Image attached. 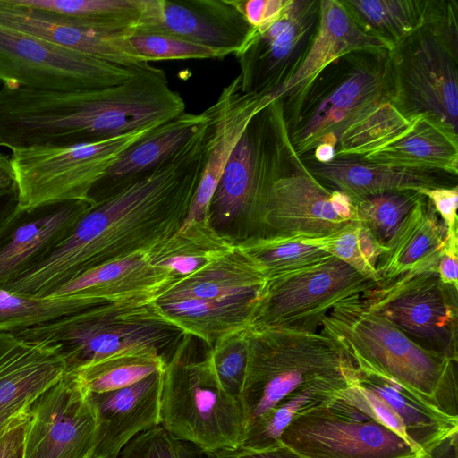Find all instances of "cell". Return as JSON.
Listing matches in <instances>:
<instances>
[{
  "label": "cell",
  "instance_id": "4316f807",
  "mask_svg": "<svg viewBox=\"0 0 458 458\" xmlns=\"http://www.w3.org/2000/svg\"><path fill=\"white\" fill-rule=\"evenodd\" d=\"M267 280L260 266L236 241L227 251L196 273L174 283L157 299H259Z\"/></svg>",
  "mask_w": 458,
  "mask_h": 458
},
{
  "label": "cell",
  "instance_id": "ba28073f",
  "mask_svg": "<svg viewBox=\"0 0 458 458\" xmlns=\"http://www.w3.org/2000/svg\"><path fill=\"white\" fill-rule=\"evenodd\" d=\"M296 154L275 99L251 117L227 160L210 202L212 225L236 222L256 235L267 196Z\"/></svg>",
  "mask_w": 458,
  "mask_h": 458
},
{
  "label": "cell",
  "instance_id": "ac0fdd59",
  "mask_svg": "<svg viewBox=\"0 0 458 458\" xmlns=\"http://www.w3.org/2000/svg\"><path fill=\"white\" fill-rule=\"evenodd\" d=\"M251 31L237 0H140L131 34L167 35L235 55Z\"/></svg>",
  "mask_w": 458,
  "mask_h": 458
},
{
  "label": "cell",
  "instance_id": "b9f144b4",
  "mask_svg": "<svg viewBox=\"0 0 458 458\" xmlns=\"http://www.w3.org/2000/svg\"><path fill=\"white\" fill-rule=\"evenodd\" d=\"M134 51L146 62L184 59L224 58L225 52L182 38L154 33L128 37Z\"/></svg>",
  "mask_w": 458,
  "mask_h": 458
},
{
  "label": "cell",
  "instance_id": "52a82bcc",
  "mask_svg": "<svg viewBox=\"0 0 458 458\" xmlns=\"http://www.w3.org/2000/svg\"><path fill=\"white\" fill-rule=\"evenodd\" d=\"M148 302L95 306L14 334L55 347L65 360L66 372L117 352L144 347L157 350L167 360L185 334L152 316Z\"/></svg>",
  "mask_w": 458,
  "mask_h": 458
},
{
  "label": "cell",
  "instance_id": "f546056e",
  "mask_svg": "<svg viewBox=\"0 0 458 458\" xmlns=\"http://www.w3.org/2000/svg\"><path fill=\"white\" fill-rule=\"evenodd\" d=\"M360 157L374 164L458 176V132L431 116L420 115L403 136Z\"/></svg>",
  "mask_w": 458,
  "mask_h": 458
},
{
  "label": "cell",
  "instance_id": "8992f818",
  "mask_svg": "<svg viewBox=\"0 0 458 458\" xmlns=\"http://www.w3.org/2000/svg\"><path fill=\"white\" fill-rule=\"evenodd\" d=\"M393 105L407 118L428 115L458 132V1L390 52Z\"/></svg>",
  "mask_w": 458,
  "mask_h": 458
},
{
  "label": "cell",
  "instance_id": "83f0119b",
  "mask_svg": "<svg viewBox=\"0 0 458 458\" xmlns=\"http://www.w3.org/2000/svg\"><path fill=\"white\" fill-rule=\"evenodd\" d=\"M259 298L228 301L156 299L148 302V307L156 318L200 339L209 348L223 336L251 327Z\"/></svg>",
  "mask_w": 458,
  "mask_h": 458
},
{
  "label": "cell",
  "instance_id": "f1b7e54d",
  "mask_svg": "<svg viewBox=\"0 0 458 458\" xmlns=\"http://www.w3.org/2000/svg\"><path fill=\"white\" fill-rule=\"evenodd\" d=\"M207 118L206 112H183L156 128L132 145L95 184L90 199L95 202L144 176L179 149Z\"/></svg>",
  "mask_w": 458,
  "mask_h": 458
},
{
  "label": "cell",
  "instance_id": "484cf974",
  "mask_svg": "<svg viewBox=\"0 0 458 458\" xmlns=\"http://www.w3.org/2000/svg\"><path fill=\"white\" fill-rule=\"evenodd\" d=\"M446 233L443 221L424 195L379 256L377 272L380 283L408 273L437 271Z\"/></svg>",
  "mask_w": 458,
  "mask_h": 458
},
{
  "label": "cell",
  "instance_id": "7c38bea8",
  "mask_svg": "<svg viewBox=\"0 0 458 458\" xmlns=\"http://www.w3.org/2000/svg\"><path fill=\"white\" fill-rule=\"evenodd\" d=\"M378 285L334 256L267 278L251 327L317 332L339 302Z\"/></svg>",
  "mask_w": 458,
  "mask_h": 458
},
{
  "label": "cell",
  "instance_id": "e575fe53",
  "mask_svg": "<svg viewBox=\"0 0 458 458\" xmlns=\"http://www.w3.org/2000/svg\"><path fill=\"white\" fill-rule=\"evenodd\" d=\"M165 357L157 350L137 348L114 353L74 371L88 393L101 394L121 389L162 371Z\"/></svg>",
  "mask_w": 458,
  "mask_h": 458
},
{
  "label": "cell",
  "instance_id": "60d3db41",
  "mask_svg": "<svg viewBox=\"0 0 458 458\" xmlns=\"http://www.w3.org/2000/svg\"><path fill=\"white\" fill-rule=\"evenodd\" d=\"M250 355V327L226 335L206 352L204 358L222 387L240 399Z\"/></svg>",
  "mask_w": 458,
  "mask_h": 458
},
{
  "label": "cell",
  "instance_id": "7402d4cb",
  "mask_svg": "<svg viewBox=\"0 0 458 458\" xmlns=\"http://www.w3.org/2000/svg\"><path fill=\"white\" fill-rule=\"evenodd\" d=\"M0 23L55 46L111 64L131 68L148 67L131 46L126 34L75 24L0 0Z\"/></svg>",
  "mask_w": 458,
  "mask_h": 458
},
{
  "label": "cell",
  "instance_id": "7dc6e473",
  "mask_svg": "<svg viewBox=\"0 0 458 458\" xmlns=\"http://www.w3.org/2000/svg\"><path fill=\"white\" fill-rule=\"evenodd\" d=\"M458 233H446V242L437 264L441 281L458 288Z\"/></svg>",
  "mask_w": 458,
  "mask_h": 458
},
{
  "label": "cell",
  "instance_id": "5bb4252c",
  "mask_svg": "<svg viewBox=\"0 0 458 458\" xmlns=\"http://www.w3.org/2000/svg\"><path fill=\"white\" fill-rule=\"evenodd\" d=\"M145 68L111 64L0 23L2 85L59 90L102 89L122 84Z\"/></svg>",
  "mask_w": 458,
  "mask_h": 458
},
{
  "label": "cell",
  "instance_id": "f907efd6",
  "mask_svg": "<svg viewBox=\"0 0 458 458\" xmlns=\"http://www.w3.org/2000/svg\"><path fill=\"white\" fill-rule=\"evenodd\" d=\"M29 408L30 407L0 414V440L13 428L29 420Z\"/></svg>",
  "mask_w": 458,
  "mask_h": 458
},
{
  "label": "cell",
  "instance_id": "3957f363",
  "mask_svg": "<svg viewBox=\"0 0 458 458\" xmlns=\"http://www.w3.org/2000/svg\"><path fill=\"white\" fill-rule=\"evenodd\" d=\"M390 50H360L326 65L294 97L282 100L291 143L301 157L340 136L385 103H393Z\"/></svg>",
  "mask_w": 458,
  "mask_h": 458
},
{
  "label": "cell",
  "instance_id": "4dcf8cb0",
  "mask_svg": "<svg viewBox=\"0 0 458 458\" xmlns=\"http://www.w3.org/2000/svg\"><path fill=\"white\" fill-rule=\"evenodd\" d=\"M358 382L381 397L403 420L409 439L429 454L437 446L457 436L458 417L432 408L384 374L360 363Z\"/></svg>",
  "mask_w": 458,
  "mask_h": 458
},
{
  "label": "cell",
  "instance_id": "9a60e30c",
  "mask_svg": "<svg viewBox=\"0 0 458 458\" xmlns=\"http://www.w3.org/2000/svg\"><path fill=\"white\" fill-rule=\"evenodd\" d=\"M355 219L352 199L323 185L296 154L267 196L256 235L319 238Z\"/></svg>",
  "mask_w": 458,
  "mask_h": 458
},
{
  "label": "cell",
  "instance_id": "603a6c76",
  "mask_svg": "<svg viewBox=\"0 0 458 458\" xmlns=\"http://www.w3.org/2000/svg\"><path fill=\"white\" fill-rule=\"evenodd\" d=\"M65 373L55 347L0 331V414L30 407Z\"/></svg>",
  "mask_w": 458,
  "mask_h": 458
},
{
  "label": "cell",
  "instance_id": "30bf717a",
  "mask_svg": "<svg viewBox=\"0 0 458 458\" xmlns=\"http://www.w3.org/2000/svg\"><path fill=\"white\" fill-rule=\"evenodd\" d=\"M160 125L94 142L13 149L18 208L30 209L66 201L96 203L89 196L95 184L127 149Z\"/></svg>",
  "mask_w": 458,
  "mask_h": 458
},
{
  "label": "cell",
  "instance_id": "1f68e13d",
  "mask_svg": "<svg viewBox=\"0 0 458 458\" xmlns=\"http://www.w3.org/2000/svg\"><path fill=\"white\" fill-rule=\"evenodd\" d=\"M235 242L210 221H195L152 245L150 251L153 263L168 270L178 282L204 267Z\"/></svg>",
  "mask_w": 458,
  "mask_h": 458
},
{
  "label": "cell",
  "instance_id": "6da1fadb",
  "mask_svg": "<svg viewBox=\"0 0 458 458\" xmlns=\"http://www.w3.org/2000/svg\"><path fill=\"white\" fill-rule=\"evenodd\" d=\"M208 134L207 118L153 170L97 200L50 254L5 289L49 296L81 273L148 249L176 233L200 181Z\"/></svg>",
  "mask_w": 458,
  "mask_h": 458
},
{
  "label": "cell",
  "instance_id": "ab89813d",
  "mask_svg": "<svg viewBox=\"0 0 458 458\" xmlns=\"http://www.w3.org/2000/svg\"><path fill=\"white\" fill-rule=\"evenodd\" d=\"M424 197L419 191H389L352 200L356 217L386 247L409 214Z\"/></svg>",
  "mask_w": 458,
  "mask_h": 458
},
{
  "label": "cell",
  "instance_id": "d4e9b609",
  "mask_svg": "<svg viewBox=\"0 0 458 458\" xmlns=\"http://www.w3.org/2000/svg\"><path fill=\"white\" fill-rule=\"evenodd\" d=\"M392 50L384 41L366 33L341 0H319L318 28L310 48L293 75L269 96V102L289 99L299 93L326 65L360 50Z\"/></svg>",
  "mask_w": 458,
  "mask_h": 458
},
{
  "label": "cell",
  "instance_id": "bcb514c9",
  "mask_svg": "<svg viewBox=\"0 0 458 458\" xmlns=\"http://www.w3.org/2000/svg\"><path fill=\"white\" fill-rule=\"evenodd\" d=\"M204 454L205 458H301L282 444L260 449L238 445Z\"/></svg>",
  "mask_w": 458,
  "mask_h": 458
},
{
  "label": "cell",
  "instance_id": "cb8c5ba5",
  "mask_svg": "<svg viewBox=\"0 0 458 458\" xmlns=\"http://www.w3.org/2000/svg\"><path fill=\"white\" fill-rule=\"evenodd\" d=\"M310 172L326 187L352 200L389 191H420L458 185V176L434 170L369 163L360 157H336L327 163L301 157Z\"/></svg>",
  "mask_w": 458,
  "mask_h": 458
},
{
  "label": "cell",
  "instance_id": "4fadbf2b",
  "mask_svg": "<svg viewBox=\"0 0 458 458\" xmlns=\"http://www.w3.org/2000/svg\"><path fill=\"white\" fill-rule=\"evenodd\" d=\"M457 291L437 271H425L381 282L362 298L413 342L457 361Z\"/></svg>",
  "mask_w": 458,
  "mask_h": 458
},
{
  "label": "cell",
  "instance_id": "d590c367",
  "mask_svg": "<svg viewBox=\"0 0 458 458\" xmlns=\"http://www.w3.org/2000/svg\"><path fill=\"white\" fill-rule=\"evenodd\" d=\"M409 119L393 103H385L349 127L339 138L335 157H363L395 141L411 130Z\"/></svg>",
  "mask_w": 458,
  "mask_h": 458
},
{
  "label": "cell",
  "instance_id": "d6a6232c",
  "mask_svg": "<svg viewBox=\"0 0 458 458\" xmlns=\"http://www.w3.org/2000/svg\"><path fill=\"white\" fill-rule=\"evenodd\" d=\"M368 34L392 49L430 21L444 0H341Z\"/></svg>",
  "mask_w": 458,
  "mask_h": 458
},
{
  "label": "cell",
  "instance_id": "f35d334b",
  "mask_svg": "<svg viewBox=\"0 0 458 458\" xmlns=\"http://www.w3.org/2000/svg\"><path fill=\"white\" fill-rule=\"evenodd\" d=\"M262 268L267 278L324 259L330 254L303 243L300 237L253 235L237 240Z\"/></svg>",
  "mask_w": 458,
  "mask_h": 458
},
{
  "label": "cell",
  "instance_id": "d6986e66",
  "mask_svg": "<svg viewBox=\"0 0 458 458\" xmlns=\"http://www.w3.org/2000/svg\"><path fill=\"white\" fill-rule=\"evenodd\" d=\"M95 203L66 201L19 208L0 228V288L37 266L70 233Z\"/></svg>",
  "mask_w": 458,
  "mask_h": 458
},
{
  "label": "cell",
  "instance_id": "8fae6325",
  "mask_svg": "<svg viewBox=\"0 0 458 458\" xmlns=\"http://www.w3.org/2000/svg\"><path fill=\"white\" fill-rule=\"evenodd\" d=\"M280 443L301 458L427 455L342 395L295 415L282 432Z\"/></svg>",
  "mask_w": 458,
  "mask_h": 458
},
{
  "label": "cell",
  "instance_id": "f6af8a7d",
  "mask_svg": "<svg viewBox=\"0 0 458 458\" xmlns=\"http://www.w3.org/2000/svg\"><path fill=\"white\" fill-rule=\"evenodd\" d=\"M239 8L252 29H259L276 19L288 0H237Z\"/></svg>",
  "mask_w": 458,
  "mask_h": 458
},
{
  "label": "cell",
  "instance_id": "c3c4849f",
  "mask_svg": "<svg viewBox=\"0 0 458 458\" xmlns=\"http://www.w3.org/2000/svg\"><path fill=\"white\" fill-rule=\"evenodd\" d=\"M28 420L13 428L0 440V458H12L22 448Z\"/></svg>",
  "mask_w": 458,
  "mask_h": 458
},
{
  "label": "cell",
  "instance_id": "816d5d0a",
  "mask_svg": "<svg viewBox=\"0 0 458 458\" xmlns=\"http://www.w3.org/2000/svg\"><path fill=\"white\" fill-rule=\"evenodd\" d=\"M18 208V190L0 197V228Z\"/></svg>",
  "mask_w": 458,
  "mask_h": 458
},
{
  "label": "cell",
  "instance_id": "44dd1931",
  "mask_svg": "<svg viewBox=\"0 0 458 458\" xmlns=\"http://www.w3.org/2000/svg\"><path fill=\"white\" fill-rule=\"evenodd\" d=\"M163 371L121 389L88 393L97 419L93 458H117L136 436L160 425Z\"/></svg>",
  "mask_w": 458,
  "mask_h": 458
},
{
  "label": "cell",
  "instance_id": "9c48e42d",
  "mask_svg": "<svg viewBox=\"0 0 458 458\" xmlns=\"http://www.w3.org/2000/svg\"><path fill=\"white\" fill-rule=\"evenodd\" d=\"M190 337L166 360L160 425L204 454L236 447L245 427L242 402L222 387L204 357L190 356Z\"/></svg>",
  "mask_w": 458,
  "mask_h": 458
},
{
  "label": "cell",
  "instance_id": "7bdbcfd3",
  "mask_svg": "<svg viewBox=\"0 0 458 458\" xmlns=\"http://www.w3.org/2000/svg\"><path fill=\"white\" fill-rule=\"evenodd\" d=\"M117 458H205V454L159 425L136 436Z\"/></svg>",
  "mask_w": 458,
  "mask_h": 458
},
{
  "label": "cell",
  "instance_id": "5b68a950",
  "mask_svg": "<svg viewBox=\"0 0 458 458\" xmlns=\"http://www.w3.org/2000/svg\"><path fill=\"white\" fill-rule=\"evenodd\" d=\"M250 355L241 396L243 433L304 389L327 381L353 382L348 353L323 332L250 327Z\"/></svg>",
  "mask_w": 458,
  "mask_h": 458
},
{
  "label": "cell",
  "instance_id": "ee69618b",
  "mask_svg": "<svg viewBox=\"0 0 458 458\" xmlns=\"http://www.w3.org/2000/svg\"><path fill=\"white\" fill-rule=\"evenodd\" d=\"M431 202L436 212L443 221L447 234L458 233V185L454 187H439L419 191Z\"/></svg>",
  "mask_w": 458,
  "mask_h": 458
},
{
  "label": "cell",
  "instance_id": "ffe728a7",
  "mask_svg": "<svg viewBox=\"0 0 458 458\" xmlns=\"http://www.w3.org/2000/svg\"><path fill=\"white\" fill-rule=\"evenodd\" d=\"M268 103L266 96L242 92L236 76L206 109L209 117L206 162L182 225L210 221V202L226 162L251 117Z\"/></svg>",
  "mask_w": 458,
  "mask_h": 458
},
{
  "label": "cell",
  "instance_id": "2e32d148",
  "mask_svg": "<svg viewBox=\"0 0 458 458\" xmlns=\"http://www.w3.org/2000/svg\"><path fill=\"white\" fill-rule=\"evenodd\" d=\"M318 19L319 0H288L276 19L252 29L234 55L242 91L269 96L284 85L302 63Z\"/></svg>",
  "mask_w": 458,
  "mask_h": 458
},
{
  "label": "cell",
  "instance_id": "f5cc1de1",
  "mask_svg": "<svg viewBox=\"0 0 458 458\" xmlns=\"http://www.w3.org/2000/svg\"><path fill=\"white\" fill-rule=\"evenodd\" d=\"M22 456V448L19 450L12 458H21Z\"/></svg>",
  "mask_w": 458,
  "mask_h": 458
},
{
  "label": "cell",
  "instance_id": "277c9868",
  "mask_svg": "<svg viewBox=\"0 0 458 458\" xmlns=\"http://www.w3.org/2000/svg\"><path fill=\"white\" fill-rule=\"evenodd\" d=\"M322 331L348 353L403 386L421 403L458 417L457 361L428 351L373 311L362 295L348 298L322 321Z\"/></svg>",
  "mask_w": 458,
  "mask_h": 458
},
{
  "label": "cell",
  "instance_id": "836d02e7",
  "mask_svg": "<svg viewBox=\"0 0 458 458\" xmlns=\"http://www.w3.org/2000/svg\"><path fill=\"white\" fill-rule=\"evenodd\" d=\"M13 4L97 30L130 36L140 0H9Z\"/></svg>",
  "mask_w": 458,
  "mask_h": 458
},
{
  "label": "cell",
  "instance_id": "74e56055",
  "mask_svg": "<svg viewBox=\"0 0 458 458\" xmlns=\"http://www.w3.org/2000/svg\"><path fill=\"white\" fill-rule=\"evenodd\" d=\"M300 238L303 243L319 248L344 261L361 276L380 283L377 264L385 249L369 228L358 219L327 236Z\"/></svg>",
  "mask_w": 458,
  "mask_h": 458
},
{
  "label": "cell",
  "instance_id": "7a4b0ae2",
  "mask_svg": "<svg viewBox=\"0 0 458 458\" xmlns=\"http://www.w3.org/2000/svg\"><path fill=\"white\" fill-rule=\"evenodd\" d=\"M185 112L165 72L150 65L122 84L73 90L40 89L7 83L0 89V147L99 141Z\"/></svg>",
  "mask_w": 458,
  "mask_h": 458
},
{
  "label": "cell",
  "instance_id": "681fc988",
  "mask_svg": "<svg viewBox=\"0 0 458 458\" xmlns=\"http://www.w3.org/2000/svg\"><path fill=\"white\" fill-rule=\"evenodd\" d=\"M18 190L11 157L0 152V197Z\"/></svg>",
  "mask_w": 458,
  "mask_h": 458
},
{
  "label": "cell",
  "instance_id": "e0dca14e",
  "mask_svg": "<svg viewBox=\"0 0 458 458\" xmlns=\"http://www.w3.org/2000/svg\"><path fill=\"white\" fill-rule=\"evenodd\" d=\"M97 419L88 392L66 372L29 408L21 458H93Z\"/></svg>",
  "mask_w": 458,
  "mask_h": 458
},
{
  "label": "cell",
  "instance_id": "8d00e7d4",
  "mask_svg": "<svg viewBox=\"0 0 458 458\" xmlns=\"http://www.w3.org/2000/svg\"><path fill=\"white\" fill-rule=\"evenodd\" d=\"M89 308L74 296L36 297L0 288V331L15 333Z\"/></svg>",
  "mask_w": 458,
  "mask_h": 458
}]
</instances>
